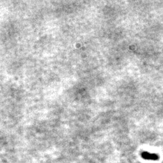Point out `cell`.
<instances>
[{
	"label": "cell",
	"instance_id": "1",
	"mask_svg": "<svg viewBox=\"0 0 163 163\" xmlns=\"http://www.w3.org/2000/svg\"><path fill=\"white\" fill-rule=\"evenodd\" d=\"M142 157L147 160L151 161H157L159 158V156L157 154L149 153L147 152H144L142 153Z\"/></svg>",
	"mask_w": 163,
	"mask_h": 163
}]
</instances>
